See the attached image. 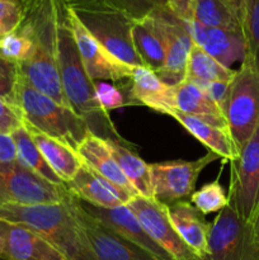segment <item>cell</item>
<instances>
[{"label":"cell","mask_w":259,"mask_h":260,"mask_svg":"<svg viewBox=\"0 0 259 260\" xmlns=\"http://www.w3.org/2000/svg\"><path fill=\"white\" fill-rule=\"evenodd\" d=\"M220 159L215 152L208 151L195 161H168L150 164L152 197L167 205L192 196L196 183L202 170L215 160Z\"/></svg>","instance_id":"cell-10"},{"label":"cell","mask_w":259,"mask_h":260,"mask_svg":"<svg viewBox=\"0 0 259 260\" xmlns=\"http://www.w3.org/2000/svg\"><path fill=\"white\" fill-rule=\"evenodd\" d=\"M152 240L173 260H205L175 231L168 215V205L154 198L136 196L127 203Z\"/></svg>","instance_id":"cell-11"},{"label":"cell","mask_w":259,"mask_h":260,"mask_svg":"<svg viewBox=\"0 0 259 260\" xmlns=\"http://www.w3.org/2000/svg\"><path fill=\"white\" fill-rule=\"evenodd\" d=\"M230 164L228 205L250 222L259 205V123Z\"/></svg>","instance_id":"cell-9"},{"label":"cell","mask_w":259,"mask_h":260,"mask_svg":"<svg viewBox=\"0 0 259 260\" xmlns=\"http://www.w3.org/2000/svg\"><path fill=\"white\" fill-rule=\"evenodd\" d=\"M88 32L118 60L132 68L142 66L132 42L135 20L109 0H65Z\"/></svg>","instance_id":"cell-5"},{"label":"cell","mask_w":259,"mask_h":260,"mask_svg":"<svg viewBox=\"0 0 259 260\" xmlns=\"http://www.w3.org/2000/svg\"><path fill=\"white\" fill-rule=\"evenodd\" d=\"M190 203L197 210L202 212V215H208L212 212H220L228 206V194L225 189L220 184L218 179L205 184L200 190L193 192L190 196Z\"/></svg>","instance_id":"cell-32"},{"label":"cell","mask_w":259,"mask_h":260,"mask_svg":"<svg viewBox=\"0 0 259 260\" xmlns=\"http://www.w3.org/2000/svg\"><path fill=\"white\" fill-rule=\"evenodd\" d=\"M22 124L23 119L17 107L0 99V134L10 135Z\"/></svg>","instance_id":"cell-37"},{"label":"cell","mask_w":259,"mask_h":260,"mask_svg":"<svg viewBox=\"0 0 259 260\" xmlns=\"http://www.w3.org/2000/svg\"><path fill=\"white\" fill-rule=\"evenodd\" d=\"M170 222L183 240L201 256H207L208 234L211 223L190 202H174L168 206Z\"/></svg>","instance_id":"cell-21"},{"label":"cell","mask_w":259,"mask_h":260,"mask_svg":"<svg viewBox=\"0 0 259 260\" xmlns=\"http://www.w3.org/2000/svg\"><path fill=\"white\" fill-rule=\"evenodd\" d=\"M73 201L79 222L83 226L99 260H160L86 213L74 194Z\"/></svg>","instance_id":"cell-13"},{"label":"cell","mask_w":259,"mask_h":260,"mask_svg":"<svg viewBox=\"0 0 259 260\" xmlns=\"http://www.w3.org/2000/svg\"><path fill=\"white\" fill-rule=\"evenodd\" d=\"M18 161L17 146L12 135L0 134V165Z\"/></svg>","instance_id":"cell-39"},{"label":"cell","mask_w":259,"mask_h":260,"mask_svg":"<svg viewBox=\"0 0 259 260\" xmlns=\"http://www.w3.org/2000/svg\"><path fill=\"white\" fill-rule=\"evenodd\" d=\"M18 81H19L18 63L0 55V99L14 106Z\"/></svg>","instance_id":"cell-34"},{"label":"cell","mask_w":259,"mask_h":260,"mask_svg":"<svg viewBox=\"0 0 259 260\" xmlns=\"http://www.w3.org/2000/svg\"><path fill=\"white\" fill-rule=\"evenodd\" d=\"M168 7L183 22H192L195 5L197 0H165Z\"/></svg>","instance_id":"cell-38"},{"label":"cell","mask_w":259,"mask_h":260,"mask_svg":"<svg viewBox=\"0 0 259 260\" xmlns=\"http://www.w3.org/2000/svg\"><path fill=\"white\" fill-rule=\"evenodd\" d=\"M128 99L132 106H146L163 114H169L177 109L174 85L163 81L154 71L144 66L134 68Z\"/></svg>","instance_id":"cell-18"},{"label":"cell","mask_w":259,"mask_h":260,"mask_svg":"<svg viewBox=\"0 0 259 260\" xmlns=\"http://www.w3.org/2000/svg\"><path fill=\"white\" fill-rule=\"evenodd\" d=\"M0 220L32 229L69 260H99L79 222L71 193L61 203L2 206Z\"/></svg>","instance_id":"cell-3"},{"label":"cell","mask_w":259,"mask_h":260,"mask_svg":"<svg viewBox=\"0 0 259 260\" xmlns=\"http://www.w3.org/2000/svg\"><path fill=\"white\" fill-rule=\"evenodd\" d=\"M132 42L142 66L159 74L165 65V43L160 22L155 19L135 20Z\"/></svg>","instance_id":"cell-23"},{"label":"cell","mask_w":259,"mask_h":260,"mask_svg":"<svg viewBox=\"0 0 259 260\" xmlns=\"http://www.w3.org/2000/svg\"><path fill=\"white\" fill-rule=\"evenodd\" d=\"M23 4L0 0V37L15 32L19 27L23 19Z\"/></svg>","instance_id":"cell-36"},{"label":"cell","mask_w":259,"mask_h":260,"mask_svg":"<svg viewBox=\"0 0 259 260\" xmlns=\"http://www.w3.org/2000/svg\"><path fill=\"white\" fill-rule=\"evenodd\" d=\"M66 187L76 198L96 207H118L127 205L134 198L84 162Z\"/></svg>","instance_id":"cell-17"},{"label":"cell","mask_w":259,"mask_h":260,"mask_svg":"<svg viewBox=\"0 0 259 260\" xmlns=\"http://www.w3.org/2000/svg\"><path fill=\"white\" fill-rule=\"evenodd\" d=\"M193 22L210 28L241 30V7L230 0H197Z\"/></svg>","instance_id":"cell-27"},{"label":"cell","mask_w":259,"mask_h":260,"mask_svg":"<svg viewBox=\"0 0 259 260\" xmlns=\"http://www.w3.org/2000/svg\"><path fill=\"white\" fill-rule=\"evenodd\" d=\"M57 19L58 0H25L17 32L29 38L33 52L18 66L20 76L33 88L70 108L58 71Z\"/></svg>","instance_id":"cell-1"},{"label":"cell","mask_w":259,"mask_h":260,"mask_svg":"<svg viewBox=\"0 0 259 260\" xmlns=\"http://www.w3.org/2000/svg\"><path fill=\"white\" fill-rule=\"evenodd\" d=\"M7 2H13V3H18V4H23V3H25V0H7Z\"/></svg>","instance_id":"cell-43"},{"label":"cell","mask_w":259,"mask_h":260,"mask_svg":"<svg viewBox=\"0 0 259 260\" xmlns=\"http://www.w3.org/2000/svg\"><path fill=\"white\" fill-rule=\"evenodd\" d=\"M0 260H7V259H3V258H0Z\"/></svg>","instance_id":"cell-45"},{"label":"cell","mask_w":259,"mask_h":260,"mask_svg":"<svg viewBox=\"0 0 259 260\" xmlns=\"http://www.w3.org/2000/svg\"><path fill=\"white\" fill-rule=\"evenodd\" d=\"M3 251H4V244H3L2 238H0V256L3 255Z\"/></svg>","instance_id":"cell-42"},{"label":"cell","mask_w":259,"mask_h":260,"mask_svg":"<svg viewBox=\"0 0 259 260\" xmlns=\"http://www.w3.org/2000/svg\"><path fill=\"white\" fill-rule=\"evenodd\" d=\"M70 196L66 185H56L20 162L0 165V207L7 205H51Z\"/></svg>","instance_id":"cell-7"},{"label":"cell","mask_w":259,"mask_h":260,"mask_svg":"<svg viewBox=\"0 0 259 260\" xmlns=\"http://www.w3.org/2000/svg\"><path fill=\"white\" fill-rule=\"evenodd\" d=\"M103 140L119 169L135 188L137 194L145 198H154L150 179V165L131 149V144L126 140Z\"/></svg>","instance_id":"cell-25"},{"label":"cell","mask_w":259,"mask_h":260,"mask_svg":"<svg viewBox=\"0 0 259 260\" xmlns=\"http://www.w3.org/2000/svg\"><path fill=\"white\" fill-rule=\"evenodd\" d=\"M79 202H80V206L86 213L101 221L103 225H106L107 228L111 229L112 231L118 234L123 239L136 244L140 248L145 249L150 254L156 256L157 259L173 260L172 256L161 246H159L152 240L151 236L147 234V231L141 225L139 218L136 217L134 211L127 205L113 208H103L91 206L80 200H79Z\"/></svg>","instance_id":"cell-14"},{"label":"cell","mask_w":259,"mask_h":260,"mask_svg":"<svg viewBox=\"0 0 259 260\" xmlns=\"http://www.w3.org/2000/svg\"><path fill=\"white\" fill-rule=\"evenodd\" d=\"M68 19L80 57L91 80L119 81L123 79H131L134 68L122 62L109 51H107L106 47L88 32V29L81 24L80 20L69 8Z\"/></svg>","instance_id":"cell-12"},{"label":"cell","mask_w":259,"mask_h":260,"mask_svg":"<svg viewBox=\"0 0 259 260\" xmlns=\"http://www.w3.org/2000/svg\"><path fill=\"white\" fill-rule=\"evenodd\" d=\"M79 157L84 164L106 178L114 185L123 189L132 197H136L137 192L132 187L131 183L126 179L122 170L119 169L118 164L116 162L114 157L112 156L111 151L107 147L106 142L102 137L89 132L85 139L81 141L76 149Z\"/></svg>","instance_id":"cell-20"},{"label":"cell","mask_w":259,"mask_h":260,"mask_svg":"<svg viewBox=\"0 0 259 260\" xmlns=\"http://www.w3.org/2000/svg\"><path fill=\"white\" fill-rule=\"evenodd\" d=\"M32 52L33 45L29 38L17 30L0 37V55L18 65L25 62L32 56Z\"/></svg>","instance_id":"cell-33"},{"label":"cell","mask_w":259,"mask_h":260,"mask_svg":"<svg viewBox=\"0 0 259 260\" xmlns=\"http://www.w3.org/2000/svg\"><path fill=\"white\" fill-rule=\"evenodd\" d=\"M57 40L58 71L70 108L88 123L91 134L102 139L124 140L112 123L109 113L104 112L96 101L95 81L88 75L80 57L68 19L65 0H58Z\"/></svg>","instance_id":"cell-2"},{"label":"cell","mask_w":259,"mask_h":260,"mask_svg":"<svg viewBox=\"0 0 259 260\" xmlns=\"http://www.w3.org/2000/svg\"><path fill=\"white\" fill-rule=\"evenodd\" d=\"M236 70L228 69L193 43L187 61L184 80L201 86L212 81L230 83Z\"/></svg>","instance_id":"cell-28"},{"label":"cell","mask_w":259,"mask_h":260,"mask_svg":"<svg viewBox=\"0 0 259 260\" xmlns=\"http://www.w3.org/2000/svg\"><path fill=\"white\" fill-rule=\"evenodd\" d=\"M175 108L185 114L212 123L215 126L228 128L220 107L198 85L188 80H183L174 85Z\"/></svg>","instance_id":"cell-26"},{"label":"cell","mask_w":259,"mask_h":260,"mask_svg":"<svg viewBox=\"0 0 259 260\" xmlns=\"http://www.w3.org/2000/svg\"><path fill=\"white\" fill-rule=\"evenodd\" d=\"M188 32L193 43L225 68L231 69L236 61L243 62L246 47L241 30L220 29L188 22Z\"/></svg>","instance_id":"cell-16"},{"label":"cell","mask_w":259,"mask_h":260,"mask_svg":"<svg viewBox=\"0 0 259 260\" xmlns=\"http://www.w3.org/2000/svg\"><path fill=\"white\" fill-rule=\"evenodd\" d=\"M230 2H233V3H235V4H238V5H240V7H241V4H243V0H230Z\"/></svg>","instance_id":"cell-44"},{"label":"cell","mask_w":259,"mask_h":260,"mask_svg":"<svg viewBox=\"0 0 259 260\" xmlns=\"http://www.w3.org/2000/svg\"><path fill=\"white\" fill-rule=\"evenodd\" d=\"M221 111L239 151L259 123V70L248 58L234 74Z\"/></svg>","instance_id":"cell-6"},{"label":"cell","mask_w":259,"mask_h":260,"mask_svg":"<svg viewBox=\"0 0 259 260\" xmlns=\"http://www.w3.org/2000/svg\"><path fill=\"white\" fill-rule=\"evenodd\" d=\"M250 228H251V233H253V238L255 240L256 245L259 246V205L256 207L255 212H254L253 218L250 220Z\"/></svg>","instance_id":"cell-41"},{"label":"cell","mask_w":259,"mask_h":260,"mask_svg":"<svg viewBox=\"0 0 259 260\" xmlns=\"http://www.w3.org/2000/svg\"><path fill=\"white\" fill-rule=\"evenodd\" d=\"M123 10L134 20L155 19L157 22L184 24L182 19L170 10L165 0H109Z\"/></svg>","instance_id":"cell-30"},{"label":"cell","mask_w":259,"mask_h":260,"mask_svg":"<svg viewBox=\"0 0 259 260\" xmlns=\"http://www.w3.org/2000/svg\"><path fill=\"white\" fill-rule=\"evenodd\" d=\"M10 135H12L13 140H14L15 146H17L18 162H20L23 167H25L30 172L40 175L41 178L46 179L47 182L52 183V184L66 185L61 180V178L53 172V169L48 165V162L46 161L43 155L41 154L38 147L33 142L32 137H30L29 132L27 131L24 124L18 127Z\"/></svg>","instance_id":"cell-29"},{"label":"cell","mask_w":259,"mask_h":260,"mask_svg":"<svg viewBox=\"0 0 259 260\" xmlns=\"http://www.w3.org/2000/svg\"><path fill=\"white\" fill-rule=\"evenodd\" d=\"M24 126L27 131L29 132L36 146L38 147L46 161L48 162V165L61 178V180L65 184H68L75 177V174L83 164L78 152L63 142L47 136L46 134L33 128V127L27 126V124H24Z\"/></svg>","instance_id":"cell-24"},{"label":"cell","mask_w":259,"mask_h":260,"mask_svg":"<svg viewBox=\"0 0 259 260\" xmlns=\"http://www.w3.org/2000/svg\"><path fill=\"white\" fill-rule=\"evenodd\" d=\"M168 116L173 117L175 121L179 122L192 136H195L198 141L208 147L211 152H215L223 160L233 161L238 157L239 151L228 128L215 126V124L208 123L203 119L190 116V114H185L177 109L170 112Z\"/></svg>","instance_id":"cell-22"},{"label":"cell","mask_w":259,"mask_h":260,"mask_svg":"<svg viewBox=\"0 0 259 260\" xmlns=\"http://www.w3.org/2000/svg\"><path fill=\"white\" fill-rule=\"evenodd\" d=\"M165 43V65L156 74L163 81L169 85H175L185 79L187 61L193 41L188 32V23L172 24L160 22Z\"/></svg>","instance_id":"cell-19"},{"label":"cell","mask_w":259,"mask_h":260,"mask_svg":"<svg viewBox=\"0 0 259 260\" xmlns=\"http://www.w3.org/2000/svg\"><path fill=\"white\" fill-rule=\"evenodd\" d=\"M14 106L22 116L23 123L63 142L75 151L90 132L88 123L73 109L38 91L20 74Z\"/></svg>","instance_id":"cell-4"},{"label":"cell","mask_w":259,"mask_h":260,"mask_svg":"<svg viewBox=\"0 0 259 260\" xmlns=\"http://www.w3.org/2000/svg\"><path fill=\"white\" fill-rule=\"evenodd\" d=\"M230 83H223V81H212V83H206L201 85L200 88L217 104L221 108L223 101L228 94V88Z\"/></svg>","instance_id":"cell-40"},{"label":"cell","mask_w":259,"mask_h":260,"mask_svg":"<svg viewBox=\"0 0 259 260\" xmlns=\"http://www.w3.org/2000/svg\"><path fill=\"white\" fill-rule=\"evenodd\" d=\"M241 32L245 41V58L259 70V0H243Z\"/></svg>","instance_id":"cell-31"},{"label":"cell","mask_w":259,"mask_h":260,"mask_svg":"<svg viewBox=\"0 0 259 260\" xmlns=\"http://www.w3.org/2000/svg\"><path fill=\"white\" fill-rule=\"evenodd\" d=\"M205 260H259L250 223L226 206L211 223Z\"/></svg>","instance_id":"cell-8"},{"label":"cell","mask_w":259,"mask_h":260,"mask_svg":"<svg viewBox=\"0 0 259 260\" xmlns=\"http://www.w3.org/2000/svg\"><path fill=\"white\" fill-rule=\"evenodd\" d=\"M0 238L7 260H69L47 239L29 228L0 220Z\"/></svg>","instance_id":"cell-15"},{"label":"cell","mask_w":259,"mask_h":260,"mask_svg":"<svg viewBox=\"0 0 259 260\" xmlns=\"http://www.w3.org/2000/svg\"><path fill=\"white\" fill-rule=\"evenodd\" d=\"M95 95L99 106L107 113H109V111L122 108L124 106H132L128 96H124L118 88L111 85V84L103 83V81L95 83Z\"/></svg>","instance_id":"cell-35"}]
</instances>
